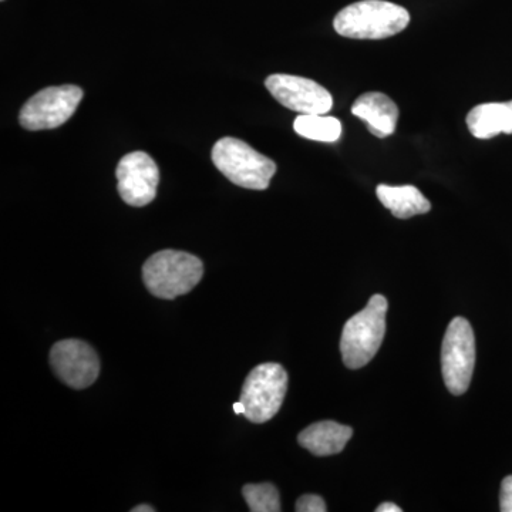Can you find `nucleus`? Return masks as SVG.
Listing matches in <instances>:
<instances>
[{
  "label": "nucleus",
  "instance_id": "dca6fc26",
  "mask_svg": "<svg viewBox=\"0 0 512 512\" xmlns=\"http://www.w3.org/2000/svg\"><path fill=\"white\" fill-rule=\"evenodd\" d=\"M249 511L279 512L282 511L281 498L274 484H247L242 488Z\"/></svg>",
  "mask_w": 512,
  "mask_h": 512
},
{
  "label": "nucleus",
  "instance_id": "9d476101",
  "mask_svg": "<svg viewBox=\"0 0 512 512\" xmlns=\"http://www.w3.org/2000/svg\"><path fill=\"white\" fill-rule=\"evenodd\" d=\"M116 175L121 200L131 207H146L156 198L160 171L156 161L144 151L121 158Z\"/></svg>",
  "mask_w": 512,
  "mask_h": 512
},
{
  "label": "nucleus",
  "instance_id": "f257e3e1",
  "mask_svg": "<svg viewBox=\"0 0 512 512\" xmlns=\"http://www.w3.org/2000/svg\"><path fill=\"white\" fill-rule=\"evenodd\" d=\"M409 23L410 13L396 3L362 0L340 10L333 28L349 39L380 40L399 35Z\"/></svg>",
  "mask_w": 512,
  "mask_h": 512
},
{
  "label": "nucleus",
  "instance_id": "2eb2a0df",
  "mask_svg": "<svg viewBox=\"0 0 512 512\" xmlns=\"http://www.w3.org/2000/svg\"><path fill=\"white\" fill-rule=\"evenodd\" d=\"M296 133L308 140L335 143L342 136V123L326 114H301L293 123Z\"/></svg>",
  "mask_w": 512,
  "mask_h": 512
},
{
  "label": "nucleus",
  "instance_id": "412c9836",
  "mask_svg": "<svg viewBox=\"0 0 512 512\" xmlns=\"http://www.w3.org/2000/svg\"><path fill=\"white\" fill-rule=\"evenodd\" d=\"M156 510H154L153 507H151V505H138V507L136 508H133V512H154Z\"/></svg>",
  "mask_w": 512,
  "mask_h": 512
},
{
  "label": "nucleus",
  "instance_id": "4468645a",
  "mask_svg": "<svg viewBox=\"0 0 512 512\" xmlns=\"http://www.w3.org/2000/svg\"><path fill=\"white\" fill-rule=\"evenodd\" d=\"M377 198L394 217L409 220L416 215L427 214L431 210L430 201L413 185L380 184L376 190Z\"/></svg>",
  "mask_w": 512,
  "mask_h": 512
},
{
  "label": "nucleus",
  "instance_id": "a211bd4d",
  "mask_svg": "<svg viewBox=\"0 0 512 512\" xmlns=\"http://www.w3.org/2000/svg\"><path fill=\"white\" fill-rule=\"evenodd\" d=\"M500 510L512 512V476L505 477L501 484Z\"/></svg>",
  "mask_w": 512,
  "mask_h": 512
},
{
  "label": "nucleus",
  "instance_id": "39448f33",
  "mask_svg": "<svg viewBox=\"0 0 512 512\" xmlns=\"http://www.w3.org/2000/svg\"><path fill=\"white\" fill-rule=\"evenodd\" d=\"M288 390V373L279 363H262L251 370L242 386L245 414L255 424L274 419Z\"/></svg>",
  "mask_w": 512,
  "mask_h": 512
},
{
  "label": "nucleus",
  "instance_id": "7ed1b4c3",
  "mask_svg": "<svg viewBox=\"0 0 512 512\" xmlns=\"http://www.w3.org/2000/svg\"><path fill=\"white\" fill-rule=\"evenodd\" d=\"M387 309V299L383 295H375L363 311L346 322L340 339V353L346 367L360 369L379 352L386 333Z\"/></svg>",
  "mask_w": 512,
  "mask_h": 512
},
{
  "label": "nucleus",
  "instance_id": "0eeeda50",
  "mask_svg": "<svg viewBox=\"0 0 512 512\" xmlns=\"http://www.w3.org/2000/svg\"><path fill=\"white\" fill-rule=\"evenodd\" d=\"M82 99L83 90L73 84L47 87L26 101L20 110V124L30 131L63 126L73 116Z\"/></svg>",
  "mask_w": 512,
  "mask_h": 512
},
{
  "label": "nucleus",
  "instance_id": "6e6552de",
  "mask_svg": "<svg viewBox=\"0 0 512 512\" xmlns=\"http://www.w3.org/2000/svg\"><path fill=\"white\" fill-rule=\"evenodd\" d=\"M50 366L64 384L76 390L92 386L100 375L96 350L79 339L57 342L50 350Z\"/></svg>",
  "mask_w": 512,
  "mask_h": 512
},
{
  "label": "nucleus",
  "instance_id": "9b49d317",
  "mask_svg": "<svg viewBox=\"0 0 512 512\" xmlns=\"http://www.w3.org/2000/svg\"><path fill=\"white\" fill-rule=\"evenodd\" d=\"M352 113L365 121L367 130L377 138L392 136L399 120L396 103L386 94L370 92L362 94L353 103Z\"/></svg>",
  "mask_w": 512,
  "mask_h": 512
},
{
  "label": "nucleus",
  "instance_id": "6ab92c4d",
  "mask_svg": "<svg viewBox=\"0 0 512 512\" xmlns=\"http://www.w3.org/2000/svg\"><path fill=\"white\" fill-rule=\"evenodd\" d=\"M376 512H402V508L393 503H383L376 508Z\"/></svg>",
  "mask_w": 512,
  "mask_h": 512
},
{
  "label": "nucleus",
  "instance_id": "ddd939ff",
  "mask_svg": "<svg viewBox=\"0 0 512 512\" xmlns=\"http://www.w3.org/2000/svg\"><path fill=\"white\" fill-rule=\"evenodd\" d=\"M468 130L480 140H488L498 134H512V100L505 103L478 104L466 119Z\"/></svg>",
  "mask_w": 512,
  "mask_h": 512
},
{
  "label": "nucleus",
  "instance_id": "aec40b11",
  "mask_svg": "<svg viewBox=\"0 0 512 512\" xmlns=\"http://www.w3.org/2000/svg\"><path fill=\"white\" fill-rule=\"evenodd\" d=\"M232 409H234V412L237 414H242L244 416L245 414V406L242 404L241 400L239 402L232 404Z\"/></svg>",
  "mask_w": 512,
  "mask_h": 512
},
{
  "label": "nucleus",
  "instance_id": "f03ea898",
  "mask_svg": "<svg viewBox=\"0 0 512 512\" xmlns=\"http://www.w3.org/2000/svg\"><path fill=\"white\" fill-rule=\"evenodd\" d=\"M204 275V265L188 252L165 249L147 259L143 266V281L151 295L158 299L178 298L191 292Z\"/></svg>",
  "mask_w": 512,
  "mask_h": 512
},
{
  "label": "nucleus",
  "instance_id": "f8f14e48",
  "mask_svg": "<svg viewBox=\"0 0 512 512\" xmlns=\"http://www.w3.org/2000/svg\"><path fill=\"white\" fill-rule=\"evenodd\" d=\"M352 427L343 426L336 421H319L311 424L299 434V444L311 451L313 456L328 457L339 454L352 439Z\"/></svg>",
  "mask_w": 512,
  "mask_h": 512
},
{
  "label": "nucleus",
  "instance_id": "423d86ee",
  "mask_svg": "<svg viewBox=\"0 0 512 512\" xmlns=\"http://www.w3.org/2000/svg\"><path fill=\"white\" fill-rule=\"evenodd\" d=\"M476 366V338L467 319L454 318L448 325L441 349L444 382L451 394H464Z\"/></svg>",
  "mask_w": 512,
  "mask_h": 512
},
{
  "label": "nucleus",
  "instance_id": "1a4fd4ad",
  "mask_svg": "<svg viewBox=\"0 0 512 512\" xmlns=\"http://www.w3.org/2000/svg\"><path fill=\"white\" fill-rule=\"evenodd\" d=\"M265 86L282 106L299 114H328L333 106L332 94L305 77L272 74Z\"/></svg>",
  "mask_w": 512,
  "mask_h": 512
},
{
  "label": "nucleus",
  "instance_id": "f3484780",
  "mask_svg": "<svg viewBox=\"0 0 512 512\" xmlns=\"http://www.w3.org/2000/svg\"><path fill=\"white\" fill-rule=\"evenodd\" d=\"M295 511L326 512L328 511V507H326L325 501H323V498L319 497V495L306 494L302 495V497L296 501Z\"/></svg>",
  "mask_w": 512,
  "mask_h": 512
},
{
  "label": "nucleus",
  "instance_id": "20e7f679",
  "mask_svg": "<svg viewBox=\"0 0 512 512\" xmlns=\"http://www.w3.org/2000/svg\"><path fill=\"white\" fill-rule=\"evenodd\" d=\"M212 161L231 183L247 190H266L276 173L271 158L234 137L221 138L215 143Z\"/></svg>",
  "mask_w": 512,
  "mask_h": 512
}]
</instances>
